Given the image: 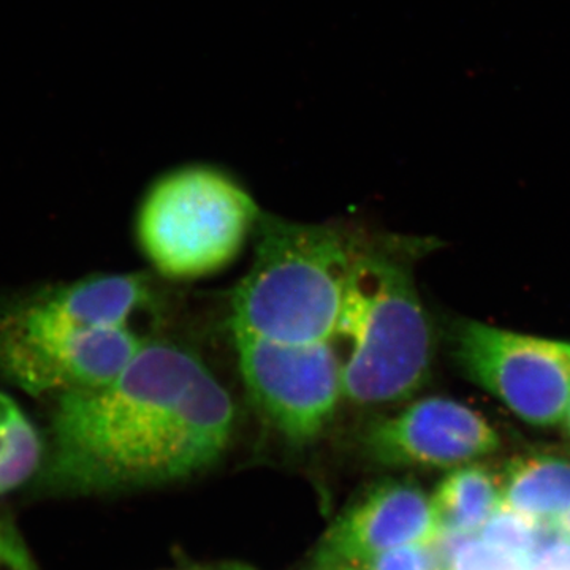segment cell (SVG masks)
Here are the masks:
<instances>
[{"mask_svg": "<svg viewBox=\"0 0 570 570\" xmlns=\"http://www.w3.org/2000/svg\"><path fill=\"white\" fill-rule=\"evenodd\" d=\"M356 242L332 225L262 216L253 264L230 295L247 397L294 445L321 436L343 403L340 316Z\"/></svg>", "mask_w": 570, "mask_h": 570, "instance_id": "obj_1", "label": "cell"}, {"mask_svg": "<svg viewBox=\"0 0 570 570\" xmlns=\"http://www.w3.org/2000/svg\"><path fill=\"white\" fill-rule=\"evenodd\" d=\"M235 425L234 397L204 360L149 340L108 384L59 396L52 480L102 491L186 479L224 455Z\"/></svg>", "mask_w": 570, "mask_h": 570, "instance_id": "obj_2", "label": "cell"}, {"mask_svg": "<svg viewBox=\"0 0 570 570\" xmlns=\"http://www.w3.org/2000/svg\"><path fill=\"white\" fill-rule=\"evenodd\" d=\"M412 242H356L340 316L343 403H401L430 379L436 336L414 276Z\"/></svg>", "mask_w": 570, "mask_h": 570, "instance_id": "obj_3", "label": "cell"}, {"mask_svg": "<svg viewBox=\"0 0 570 570\" xmlns=\"http://www.w3.org/2000/svg\"><path fill=\"white\" fill-rule=\"evenodd\" d=\"M261 217L242 184L194 165L154 183L138 213V242L160 275L195 279L232 264Z\"/></svg>", "mask_w": 570, "mask_h": 570, "instance_id": "obj_4", "label": "cell"}, {"mask_svg": "<svg viewBox=\"0 0 570 570\" xmlns=\"http://www.w3.org/2000/svg\"><path fill=\"white\" fill-rule=\"evenodd\" d=\"M464 374L535 426L562 423L570 404V343L464 321L453 332Z\"/></svg>", "mask_w": 570, "mask_h": 570, "instance_id": "obj_5", "label": "cell"}, {"mask_svg": "<svg viewBox=\"0 0 570 570\" xmlns=\"http://www.w3.org/2000/svg\"><path fill=\"white\" fill-rule=\"evenodd\" d=\"M148 341L134 326L63 336L0 332V374L32 395H69L111 382Z\"/></svg>", "mask_w": 570, "mask_h": 570, "instance_id": "obj_6", "label": "cell"}, {"mask_svg": "<svg viewBox=\"0 0 570 570\" xmlns=\"http://www.w3.org/2000/svg\"><path fill=\"white\" fill-rule=\"evenodd\" d=\"M501 439L480 412L428 396L374 420L363 434L367 456L382 466L455 469L490 455Z\"/></svg>", "mask_w": 570, "mask_h": 570, "instance_id": "obj_7", "label": "cell"}, {"mask_svg": "<svg viewBox=\"0 0 570 570\" xmlns=\"http://www.w3.org/2000/svg\"><path fill=\"white\" fill-rule=\"evenodd\" d=\"M441 528L433 502L407 479L381 480L330 527L318 549L321 570H360L384 551L433 543Z\"/></svg>", "mask_w": 570, "mask_h": 570, "instance_id": "obj_8", "label": "cell"}, {"mask_svg": "<svg viewBox=\"0 0 570 570\" xmlns=\"http://www.w3.org/2000/svg\"><path fill=\"white\" fill-rule=\"evenodd\" d=\"M151 284L141 275H104L51 288L0 314V332L63 336L127 328L151 306Z\"/></svg>", "mask_w": 570, "mask_h": 570, "instance_id": "obj_9", "label": "cell"}, {"mask_svg": "<svg viewBox=\"0 0 570 570\" xmlns=\"http://www.w3.org/2000/svg\"><path fill=\"white\" fill-rule=\"evenodd\" d=\"M502 505L538 520L570 509V461L527 455L510 460L501 478Z\"/></svg>", "mask_w": 570, "mask_h": 570, "instance_id": "obj_10", "label": "cell"}, {"mask_svg": "<svg viewBox=\"0 0 570 570\" xmlns=\"http://www.w3.org/2000/svg\"><path fill=\"white\" fill-rule=\"evenodd\" d=\"M441 534L471 535L502 508L501 479L480 464L455 468L433 499Z\"/></svg>", "mask_w": 570, "mask_h": 570, "instance_id": "obj_11", "label": "cell"}, {"mask_svg": "<svg viewBox=\"0 0 570 570\" xmlns=\"http://www.w3.org/2000/svg\"><path fill=\"white\" fill-rule=\"evenodd\" d=\"M41 460V441L28 415L0 393V494L32 478Z\"/></svg>", "mask_w": 570, "mask_h": 570, "instance_id": "obj_12", "label": "cell"}, {"mask_svg": "<svg viewBox=\"0 0 570 570\" xmlns=\"http://www.w3.org/2000/svg\"><path fill=\"white\" fill-rule=\"evenodd\" d=\"M540 523L542 520L502 505L482 528V540L497 549L508 551L530 568V562L539 549Z\"/></svg>", "mask_w": 570, "mask_h": 570, "instance_id": "obj_13", "label": "cell"}, {"mask_svg": "<svg viewBox=\"0 0 570 570\" xmlns=\"http://www.w3.org/2000/svg\"><path fill=\"white\" fill-rule=\"evenodd\" d=\"M449 540V570H528L508 551L469 535L445 534Z\"/></svg>", "mask_w": 570, "mask_h": 570, "instance_id": "obj_14", "label": "cell"}, {"mask_svg": "<svg viewBox=\"0 0 570 570\" xmlns=\"http://www.w3.org/2000/svg\"><path fill=\"white\" fill-rule=\"evenodd\" d=\"M360 570H449V564L436 542L414 543L384 551Z\"/></svg>", "mask_w": 570, "mask_h": 570, "instance_id": "obj_15", "label": "cell"}, {"mask_svg": "<svg viewBox=\"0 0 570 570\" xmlns=\"http://www.w3.org/2000/svg\"><path fill=\"white\" fill-rule=\"evenodd\" d=\"M0 570H36L21 535L7 521H0Z\"/></svg>", "mask_w": 570, "mask_h": 570, "instance_id": "obj_16", "label": "cell"}, {"mask_svg": "<svg viewBox=\"0 0 570 570\" xmlns=\"http://www.w3.org/2000/svg\"><path fill=\"white\" fill-rule=\"evenodd\" d=\"M528 570H570V543L562 539L551 543L531 561Z\"/></svg>", "mask_w": 570, "mask_h": 570, "instance_id": "obj_17", "label": "cell"}, {"mask_svg": "<svg viewBox=\"0 0 570 570\" xmlns=\"http://www.w3.org/2000/svg\"><path fill=\"white\" fill-rule=\"evenodd\" d=\"M551 521H553L554 528L560 532L561 538L570 540V509Z\"/></svg>", "mask_w": 570, "mask_h": 570, "instance_id": "obj_18", "label": "cell"}, {"mask_svg": "<svg viewBox=\"0 0 570 570\" xmlns=\"http://www.w3.org/2000/svg\"><path fill=\"white\" fill-rule=\"evenodd\" d=\"M562 423L566 425V431L570 434V404L568 407V412H566L564 419H562Z\"/></svg>", "mask_w": 570, "mask_h": 570, "instance_id": "obj_19", "label": "cell"}, {"mask_svg": "<svg viewBox=\"0 0 570 570\" xmlns=\"http://www.w3.org/2000/svg\"><path fill=\"white\" fill-rule=\"evenodd\" d=\"M235 570H246V569H235Z\"/></svg>", "mask_w": 570, "mask_h": 570, "instance_id": "obj_20", "label": "cell"}]
</instances>
